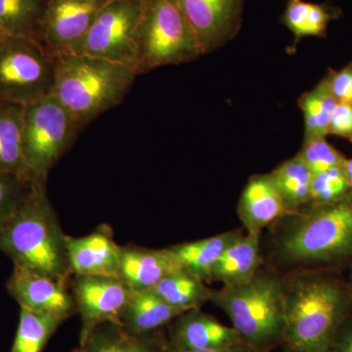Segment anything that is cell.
Masks as SVG:
<instances>
[{"instance_id":"cell-36","label":"cell","mask_w":352,"mask_h":352,"mask_svg":"<svg viewBox=\"0 0 352 352\" xmlns=\"http://www.w3.org/2000/svg\"><path fill=\"white\" fill-rule=\"evenodd\" d=\"M344 170L346 173L347 182L349 183V186L352 189V159L346 157V163L344 164Z\"/></svg>"},{"instance_id":"cell-26","label":"cell","mask_w":352,"mask_h":352,"mask_svg":"<svg viewBox=\"0 0 352 352\" xmlns=\"http://www.w3.org/2000/svg\"><path fill=\"white\" fill-rule=\"evenodd\" d=\"M271 175L283 199L287 214L310 203L314 173L298 155L280 164Z\"/></svg>"},{"instance_id":"cell-5","label":"cell","mask_w":352,"mask_h":352,"mask_svg":"<svg viewBox=\"0 0 352 352\" xmlns=\"http://www.w3.org/2000/svg\"><path fill=\"white\" fill-rule=\"evenodd\" d=\"M56 62L52 95L80 129L122 103L139 76L126 65L73 53L59 55Z\"/></svg>"},{"instance_id":"cell-21","label":"cell","mask_w":352,"mask_h":352,"mask_svg":"<svg viewBox=\"0 0 352 352\" xmlns=\"http://www.w3.org/2000/svg\"><path fill=\"white\" fill-rule=\"evenodd\" d=\"M245 233L243 228L236 229L206 239L173 245L170 249L190 271L208 284L214 264Z\"/></svg>"},{"instance_id":"cell-9","label":"cell","mask_w":352,"mask_h":352,"mask_svg":"<svg viewBox=\"0 0 352 352\" xmlns=\"http://www.w3.org/2000/svg\"><path fill=\"white\" fill-rule=\"evenodd\" d=\"M142 11L143 0H108L87 34L67 53L101 58L138 72V32Z\"/></svg>"},{"instance_id":"cell-14","label":"cell","mask_w":352,"mask_h":352,"mask_svg":"<svg viewBox=\"0 0 352 352\" xmlns=\"http://www.w3.org/2000/svg\"><path fill=\"white\" fill-rule=\"evenodd\" d=\"M66 247L72 275L120 277L122 247L110 227L101 226L85 237L67 235Z\"/></svg>"},{"instance_id":"cell-25","label":"cell","mask_w":352,"mask_h":352,"mask_svg":"<svg viewBox=\"0 0 352 352\" xmlns=\"http://www.w3.org/2000/svg\"><path fill=\"white\" fill-rule=\"evenodd\" d=\"M47 0H0V32L39 43V30Z\"/></svg>"},{"instance_id":"cell-38","label":"cell","mask_w":352,"mask_h":352,"mask_svg":"<svg viewBox=\"0 0 352 352\" xmlns=\"http://www.w3.org/2000/svg\"><path fill=\"white\" fill-rule=\"evenodd\" d=\"M3 36H3V34H2L1 32H0V41H1L2 38H3Z\"/></svg>"},{"instance_id":"cell-11","label":"cell","mask_w":352,"mask_h":352,"mask_svg":"<svg viewBox=\"0 0 352 352\" xmlns=\"http://www.w3.org/2000/svg\"><path fill=\"white\" fill-rule=\"evenodd\" d=\"M108 0H47L39 43L54 56L65 54L87 34Z\"/></svg>"},{"instance_id":"cell-30","label":"cell","mask_w":352,"mask_h":352,"mask_svg":"<svg viewBox=\"0 0 352 352\" xmlns=\"http://www.w3.org/2000/svg\"><path fill=\"white\" fill-rule=\"evenodd\" d=\"M351 187L347 182L344 166L332 168L314 175L310 205H327L344 198Z\"/></svg>"},{"instance_id":"cell-24","label":"cell","mask_w":352,"mask_h":352,"mask_svg":"<svg viewBox=\"0 0 352 352\" xmlns=\"http://www.w3.org/2000/svg\"><path fill=\"white\" fill-rule=\"evenodd\" d=\"M164 346L157 347L148 333L134 335L109 322L95 328L74 352H162Z\"/></svg>"},{"instance_id":"cell-27","label":"cell","mask_w":352,"mask_h":352,"mask_svg":"<svg viewBox=\"0 0 352 352\" xmlns=\"http://www.w3.org/2000/svg\"><path fill=\"white\" fill-rule=\"evenodd\" d=\"M298 104L305 120L303 141L327 138L331 116L338 101L333 96L325 76L311 90L305 92Z\"/></svg>"},{"instance_id":"cell-16","label":"cell","mask_w":352,"mask_h":352,"mask_svg":"<svg viewBox=\"0 0 352 352\" xmlns=\"http://www.w3.org/2000/svg\"><path fill=\"white\" fill-rule=\"evenodd\" d=\"M238 217L247 234H263L287 214L283 199L270 173L252 176L241 194Z\"/></svg>"},{"instance_id":"cell-13","label":"cell","mask_w":352,"mask_h":352,"mask_svg":"<svg viewBox=\"0 0 352 352\" xmlns=\"http://www.w3.org/2000/svg\"><path fill=\"white\" fill-rule=\"evenodd\" d=\"M204 54L233 38L242 23L244 0H177Z\"/></svg>"},{"instance_id":"cell-35","label":"cell","mask_w":352,"mask_h":352,"mask_svg":"<svg viewBox=\"0 0 352 352\" xmlns=\"http://www.w3.org/2000/svg\"><path fill=\"white\" fill-rule=\"evenodd\" d=\"M162 352H254L252 351L247 344H242L239 346L230 347L227 349H182V347H176L170 346L166 342L163 347Z\"/></svg>"},{"instance_id":"cell-4","label":"cell","mask_w":352,"mask_h":352,"mask_svg":"<svg viewBox=\"0 0 352 352\" xmlns=\"http://www.w3.org/2000/svg\"><path fill=\"white\" fill-rule=\"evenodd\" d=\"M210 302L226 312L252 351L282 346L285 331L284 277L264 263L247 283L212 289Z\"/></svg>"},{"instance_id":"cell-20","label":"cell","mask_w":352,"mask_h":352,"mask_svg":"<svg viewBox=\"0 0 352 352\" xmlns=\"http://www.w3.org/2000/svg\"><path fill=\"white\" fill-rule=\"evenodd\" d=\"M25 108L0 102V171L34 182L23 151Z\"/></svg>"},{"instance_id":"cell-18","label":"cell","mask_w":352,"mask_h":352,"mask_svg":"<svg viewBox=\"0 0 352 352\" xmlns=\"http://www.w3.org/2000/svg\"><path fill=\"white\" fill-rule=\"evenodd\" d=\"M263 263L261 234L245 233L214 264L208 284L236 286L247 283Z\"/></svg>"},{"instance_id":"cell-10","label":"cell","mask_w":352,"mask_h":352,"mask_svg":"<svg viewBox=\"0 0 352 352\" xmlns=\"http://www.w3.org/2000/svg\"><path fill=\"white\" fill-rule=\"evenodd\" d=\"M71 289L82 317L80 342L104 323L120 324L131 289L120 277L73 275Z\"/></svg>"},{"instance_id":"cell-28","label":"cell","mask_w":352,"mask_h":352,"mask_svg":"<svg viewBox=\"0 0 352 352\" xmlns=\"http://www.w3.org/2000/svg\"><path fill=\"white\" fill-rule=\"evenodd\" d=\"M63 319L20 307L19 325L10 352H41Z\"/></svg>"},{"instance_id":"cell-31","label":"cell","mask_w":352,"mask_h":352,"mask_svg":"<svg viewBox=\"0 0 352 352\" xmlns=\"http://www.w3.org/2000/svg\"><path fill=\"white\" fill-rule=\"evenodd\" d=\"M298 155L314 175L344 166L346 160V157L330 144L326 138L303 141L302 150Z\"/></svg>"},{"instance_id":"cell-37","label":"cell","mask_w":352,"mask_h":352,"mask_svg":"<svg viewBox=\"0 0 352 352\" xmlns=\"http://www.w3.org/2000/svg\"><path fill=\"white\" fill-rule=\"evenodd\" d=\"M346 273H347V274H346L347 280H349V286H351V291H352V267L351 268V270L347 271Z\"/></svg>"},{"instance_id":"cell-22","label":"cell","mask_w":352,"mask_h":352,"mask_svg":"<svg viewBox=\"0 0 352 352\" xmlns=\"http://www.w3.org/2000/svg\"><path fill=\"white\" fill-rule=\"evenodd\" d=\"M342 10L333 4L288 0L281 23L293 32L296 43L303 38H326L329 25L339 19Z\"/></svg>"},{"instance_id":"cell-15","label":"cell","mask_w":352,"mask_h":352,"mask_svg":"<svg viewBox=\"0 0 352 352\" xmlns=\"http://www.w3.org/2000/svg\"><path fill=\"white\" fill-rule=\"evenodd\" d=\"M168 344L182 349H227L244 344L233 327H227L201 309L189 310L170 323Z\"/></svg>"},{"instance_id":"cell-19","label":"cell","mask_w":352,"mask_h":352,"mask_svg":"<svg viewBox=\"0 0 352 352\" xmlns=\"http://www.w3.org/2000/svg\"><path fill=\"white\" fill-rule=\"evenodd\" d=\"M183 314L153 289L131 291L120 325L134 335H146L168 325Z\"/></svg>"},{"instance_id":"cell-12","label":"cell","mask_w":352,"mask_h":352,"mask_svg":"<svg viewBox=\"0 0 352 352\" xmlns=\"http://www.w3.org/2000/svg\"><path fill=\"white\" fill-rule=\"evenodd\" d=\"M6 287L9 295L19 303L20 307L54 315L64 321L76 312L69 283L43 273L14 265Z\"/></svg>"},{"instance_id":"cell-1","label":"cell","mask_w":352,"mask_h":352,"mask_svg":"<svg viewBox=\"0 0 352 352\" xmlns=\"http://www.w3.org/2000/svg\"><path fill=\"white\" fill-rule=\"evenodd\" d=\"M267 229L261 254L281 274L352 267V191L327 205L307 204Z\"/></svg>"},{"instance_id":"cell-2","label":"cell","mask_w":352,"mask_h":352,"mask_svg":"<svg viewBox=\"0 0 352 352\" xmlns=\"http://www.w3.org/2000/svg\"><path fill=\"white\" fill-rule=\"evenodd\" d=\"M282 275V346L286 352H329L340 326L352 312V291L346 273L315 270Z\"/></svg>"},{"instance_id":"cell-34","label":"cell","mask_w":352,"mask_h":352,"mask_svg":"<svg viewBox=\"0 0 352 352\" xmlns=\"http://www.w3.org/2000/svg\"><path fill=\"white\" fill-rule=\"evenodd\" d=\"M329 352H352V312L340 326Z\"/></svg>"},{"instance_id":"cell-33","label":"cell","mask_w":352,"mask_h":352,"mask_svg":"<svg viewBox=\"0 0 352 352\" xmlns=\"http://www.w3.org/2000/svg\"><path fill=\"white\" fill-rule=\"evenodd\" d=\"M328 135L344 139L352 144V103L338 102L331 116Z\"/></svg>"},{"instance_id":"cell-6","label":"cell","mask_w":352,"mask_h":352,"mask_svg":"<svg viewBox=\"0 0 352 352\" xmlns=\"http://www.w3.org/2000/svg\"><path fill=\"white\" fill-rule=\"evenodd\" d=\"M177 0H143L138 32V72L189 63L203 55Z\"/></svg>"},{"instance_id":"cell-3","label":"cell","mask_w":352,"mask_h":352,"mask_svg":"<svg viewBox=\"0 0 352 352\" xmlns=\"http://www.w3.org/2000/svg\"><path fill=\"white\" fill-rule=\"evenodd\" d=\"M66 236L46 193V182H36L32 193L0 229V252L15 266L69 283L73 275Z\"/></svg>"},{"instance_id":"cell-23","label":"cell","mask_w":352,"mask_h":352,"mask_svg":"<svg viewBox=\"0 0 352 352\" xmlns=\"http://www.w3.org/2000/svg\"><path fill=\"white\" fill-rule=\"evenodd\" d=\"M152 289L168 305L184 312L201 309L210 302L212 293V289L187 267L164 277Z\"/></svg>"},{"instance_id":"cell-8","label":"cell","mask_w":352,"mask_h":352,"mask_svg":"<svg viewBox=\"0 0 352 352\" xmlns=\"http://www.w3.org/2000/svg\"><path fill=\"white\" fill-rule=\"evenodd\" d=\"M80 131L54 95L25 106L23 151L34 182H46L51 168L68 151Z\"/></svg>"},{"instance_id":"cell-29","label":"cell","mask_w":352,"mask_h":352,"mask_svg":"<svg viewBox=\"0 0 352 352\" xmlns=\"http://www.w3.org/2000/svg\"><path fill=\"white\" fill-rule=\"evenodd\" d=\"M36 182L0 171V229L24 203Z\"/></svg>"},{"instance_id":"cell-7","label":"cell","mask_w":352,"mask_h":352,"mask_svg":"<svg viewBox=\"0 0 352 352\" xmlns=\"http://www.w3.org/2000/svg\"><path fill=\"white\" fill-rule=\"evenodd\" d=\"M57 57L38 41H0V102L29 106L52 94Z\"/></svg>"},{"instance_id":"cell-17","label":"cell","mask_w":352,"mask_h":352,"mask_svg":"<svg viewBox=\"0 0 352 352\" xmlns=\"http://www.w3.org/2000/svg\"><path fill=\"white\" fill-rule=\"evenodd\" d=\"M186 267L173 250L122 248L120 278L131 291L152 289L164 277Z\"/></svg>"},{"instance_id":"cell-32","label":"cell","mask_w":352,"mask_h":352,"mask_svg":"<svg viewBox=\"0 0 352 352\" xmlns=\"http://www.w3.org/2000/svg\"><path fill=\"white\" fill-rule=\"evenodd\" d=\"M324 76L338 102L352 103V61L339 71L329 69Z\"/></svg>"}]
</instances>
